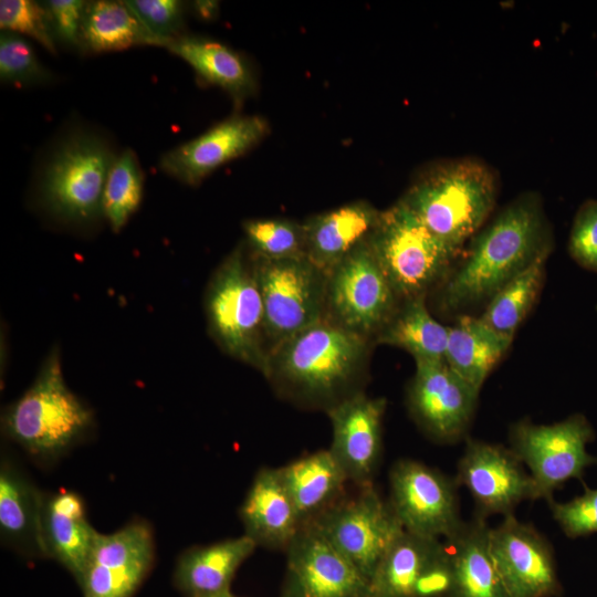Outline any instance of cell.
Masks as SVG:
<instances>
[{
    "instance_id": "8",
    "label": "cell",
    "mask_w": 597,
    "mask_h": 597,
    "mask_svg": "<svg viewBox=\"0 0 597 597\" xmlns=\"http://www.w3.org/2000/svg\"><path fill=\"white\" fill-rule=\"evenodd\" d=\"M251 266L263 301L270 352L325 317L327 274L306 256H253Z\"/></svg>"
},
{
    "instance_id": "12",
    "label": "cell",
    "mask_w": 597,
    "mask_h": 597,
    "mask_svg": "<svg viewBox=\"0 0 597 597\" xmlns=\"http://www.w3.org/2000/svg\"><path fill=\"white\" fill-rule=\"evenodd\" d=\"M389 482L388 501L406 532L447 540L462 527L454 478L405 459L392 465Z\"/></svg>"
},
{
    "instance_id": "42",
    "label": "cell",
    "mask_w": 597,
    "mask_h": 597,
    "mask_svg": "<svg viewBox=\"0 0 597 597\" xmlns=\"http://www.w3.org/2000/svg\"><path fill=\"white\" fill-rule=\"evenodd\" d=\"M42 3L48 11L55 39L69 46L80 49L86 1L49 0Z\"/></svg>"
},
{
    "instance_id": "9",
    "label": "cell",
    "mask_w": 597,
    "mask_h": 597,
    "mask_svg": "<svg viewBox=\"0 0 597 597\" xmlns=\"http://www.w3.org/2000/svg\"><path fill=\"white\" fill-rule=\"evenodd\" d=\"M594 438L593 426L582 413L552 425L520 421L512 426L511 449L530 469L534 500L548 502L566 481H583L585 469L597 464V457L587 452Z\"/></svg>"
},
{
    "instance_id": "27",
    "label": "cell",
    "mask_w": 597,
    "mask_h": 597,
    "mask_svg": "<svg viewBox=\"0 0 597 597\" xmlns=\"http://www.w3.org/2000/svg\"><path fill=\"white\" fill-rule=\"evenodd\" d=\"M512 339L492 329L480 317L461 316L449 327L444 362L473 389L480 391Z\"/></svg>"
},
{
    "instance_id": "13",
    "label": "cell",
    "mask_w": 597,
    "mask_h": 597,
    "mask_svg": "<svg viewBox=\"0 0 597 597\" xmlns=\"http://www.w3.org/2000/svg\"><path fill=\"white\" fill-rule=\"evenodd\" d=\"M280 597H369V582L314 524H304L285 551Z\"/></svg>"
},
{
    "instance_id": "16",
    "label": "cell",
    "mask_w": 597,
    "mask_h": 597,
    "mask_svg": "<svg viewBox=\"0 0 597 597\" xmlns=\"http://www.w3.org/2000/svg\"><path fill=\"white\" fill-rule=\"evenodd\" d=\"M416 373L408 389L409 410L432 439H461L474 413L479 391L444 360H415Z\"/></svg>"
},
{
    "instance_id": "36",
    "label": "cell",
    "mask_w": 597,
    "mask_h": 597,
    "mask_svg": "<svg viewBox=\"0 0 597 597\" xmlns=\"http://www.w3.org/2000/svg\"><path fill=\"white\" fill-rule=\"evenodd\" d=\"M0 27L2 31L25 34L49 52L56 53V39L43 3L31 0H2Z\"/></svg>"
},
{
    "instance_id": "40",
    "label": "cell",
    "mask_w": 597,
    "mask_h": 597,
    "mask_svg": "<svg viewBox=\"0 0 597 597\" xmlns=\"http://www.w3.org/2000/svg\"><path fill=\"white\" fill-rule=\"evenodd\" d=\"M568 251L580 266L597 272V199L586 200L577 210Z\"/></svg>"
},
{
    "instance_id": "11",
    "label": "cell",
    "mask_w": 597,
    "mask_h": 597,
    "mask_svg": "<svg viewBox=\"0 0 597 597\" xmlns=\"http://www.w3.org/2000/svg\"><path fill=\"white\" fill-rule=\"evenodd\" d=\"M314 523L370 582L380 561L405 532L374 484L357 488Z\"/></svg>"
},
{
    "instance_id": "22",
    "label": "cell",
    "mask_w": 597,
    "mask_h": 597,
    "mask_svg": "<svg viewBox=\"0 0 597 597\" xmlns=\"http://www.w3.org/2000/svg\"><path fill=\"white\" fill-rule=\"evenodd\" d=\"M245 534L187 549L179 557L174 583L185 597H217L230 590L239 567L255 551Z\"/></svg>"
},
{
    "instance_id": "30",
    "label": "cell",
    "mask_w": 597,
    "mask_h": 597,
    "mask_svg": "<svg viewBox=\"0 0 597 597\" xmlns=\"http://www.w3.org/2000/svg\"><path fill=\"white\" fill-rule=\"evenodd\" d=\"M441 541L404 532L369 582V597H410L422 567Z\"/></svg>"
},
{
    "instance_id": "2",
    "label": "cell",
    "mask_w": 597,
    "mask_h": 597,
    "mask_svg": "<svg viewBox=\"0 0 597 597\" xmlns=\"http://www.w3.org/2000/svg\"><path fill=\"white\" fill-rule=\"evenodd\" d=\"M541 199L527 192L509 203L475 235L465 259L441 292V305L457 311L491 298L505 283L551 250Z\"/></svg>"
},
{
    "instance_id": "28",
    "label": "cell",
    "mask_w": 597,
    "mask_h": 597,
    "mask_svg": "<svg viewBox=\"0 0 597 597\" xmlns=\"http://www.w3.org/2000/svg\"><path fill=\"white\" fill-rule=\"evenodd\" d=\"M167 46L150 33L125 1L86 2L80 49L88 53L122 51L133 46Z\"/></svg>"
},
{
    "instance_id": "21",
    "label": "cell",
    "mask_w": 597,
    "mask_h": 597,
    "mask_svg": "<svg viewBox=\"0 0 597 597\" xmlns=\"http://www.w3.org/2000/svg\"><path fill=\"white\" fill-rule=\"evenodd\" d=\"M42 533L46 557L55 558L78 582L97 534L86 519L82 498L67 490L44 494Z\"/></svg>"
},
{
    "instance_id": "33",
    "label": "cell",
    "mask_w": 597,
    "mask_h": 597,
    "mask_svg": "<svg viewBox=\"0 0 597 597\" xmlns=\"http://www.w3.org/2000/svg\"><path fill=\"white\" fill-rule=\"evenodd\" d=\"M144 175L136 154L127 148L111 167L104 188L102 214L113 231H121L138 209Z\"/></svg>"
},
{
    "instance_id": "44",
    "label": "cell",
    "mask_w": 597,
    "mask_h": 597,
    "mask_svg": "<svg viewBox=\"0 0 597 597\" xmlns=\"http://www.w3.org/2000/svg\"><path fill=\"white\" fill-rule=\"evenodd\" d=\"M217 597H237V596H234L231 591H228V593H226L223 595H220V596H217Z\"/></svg>"
},
{
    "instance_id": "14",
    "label": "cell",
    "mask_w": 597,
    "mask_h": 597,
    "mask_svg": "<svg viewBox=\"0 0 597 597\" xmlns=\"http://www.w3.org/2000/svg\"><path fill=\"white\" fill-rule=\"evenodd\" d=\"M489 547L510 597H556L562 593L553 547L514 514L489 531Z\"/></svg>"
},
{
    "instance_id": "37",
    "label": "cell",
    "mask_w": 597,
    "mask_h": 597,
    "mask_svg": "<svg viewBox=\"0 0 597 597\" xmlns=\"http://www.w3.org/2000/svg\"><path fill=\"white\" fill-rule=\"evenodd\" d=\"M148 570L111 568L90 563L77 582L83 597H132Z\"/></svg>"
},
{
    "instance_id": "17",
    "label": "cell",
    "mask_w": 597,
    "mask_h": 597,
    "mask_svg": "<svg viewBox=\"0 0 597 597\" xmlns=\"http://www.w3.org/2000/svg\"><path fill=\"white\" fill-rule=\"evenodd\" d=\"M387 401L358 391L329 408V451L356 488L374 484L383 453V419Z\"/></svg>"
},
{
    "instance_id": "10",
    "label": "cell",
    "mask_w": 597,
    "mask_h": 597,
    "mask_svg": "<svg viewBox=\"0 0 597 597\" xmlns=\"http://www.w3.org/2000/svg\"><path fill=\"white\" fill-rule=\"evenodd\" d=\"M398 301L368 239L327 274L325 318L367 338L376 337Z\"/></svg>"
},
{
    "instance_id": "20",
    "label": "cell",
    "mask_w": 597,
    "mask_h": 597,
    "mask_svg": "<svg viewBox=\"0 0 597 597\" xmlns=\"http://www.w3.org/2000/svg\"><path fill=\"white\" fill-rule=\"evenodd\" d=\"M380 211L359 200L315 214L303 222L306 258L326 274L374 230Z\"/></svg>"
},
{
    "instance_id": "7",
    "label": "cell",
    "mask_w": 597,
    "mask_h": 597,
    "mask_svg": "<svg viewBox=\"0 0 597 597\" xmlns=\"http://www.w3.org/2000/svg\"><path fill=\"white\" fill-rule=\"evenodd\" d=\"M116 156L101 137L78 133L50 157L41 177L40 196L55 217L84 223L102 214L104 188Z\"/></svg>"
},
{
    "instance_id": "23",
    "label": "cell",
    "mask_w": 597,
    "mask_h": 597,
    "mask_svg": "<svg viewBox=\"0 0 597 597\" xmlns=\"http://www.w3.org/2000/svg\"><path fill=\"white\" fill-rule=\"evenodd\" d=\"M302 526L312 523L346 495L347 475L329 449L304 454L279 467Z\"/></svg>"
},
{
    "instance_id": "6",
    "label": "cell",
    "mask_w": 597,
    "mask_h": 597,
    "mask_svg": "<svg viewBox=\"0 0 597 597\" xmlns=\"http://www.w3.org/2000/svg\"><path fill=\"white\" fill-rule=\"evenodd\" d=\"M368 243L399 301L426 296L460 253L431 232L400 199L380 211Z\"/></svg>"
},
{
    "instance_id": "24",
    "label": "cell",
    "mask_w": 597,
    "mask_h": 597,
    "mask_svg": "<svg viewBox=\"0 0 597 597\" xmlns=\"http://www.w3.org/2000/svg\"><path fill=\"white\" fill-rule=\"evenodd\" d=\"M166 49L186 61L201 82L226 91L237 105L256 92V78L248 61L223 43L181 34L171 40Z\"/></svg>"
},
{
    "instance_id": "3",
    "label": "cell",
    "mask_w": 597,
    "mask_h": 597,
    "mask_svg": "<svg viewBox=\"0 0 597 597\" xmlns=\"http://www.w3.org/2000/svg\"><path fill=\"white\" fill-rule=\"evenodd\" d=\"M498 193L493 170L473 158L432 165L400 199L439 239L461 251L491 213Z\"/></svg>"
},
{
    "instance_id": "4",
    "label": "cell",
    "mask_w": 597,
    "mask_h": 597,
    "mask_svg": "<svg viewBox=\"0 0 597 597\" xmlns=\"http://www.w3.org/2000/svg\"><path fill=\"white\" fill-rule=\"evenodd\" d=\"M92 411L65 384L60 354L53 350L31 387L2 415L8 437L41 460L59 458L92 428Z\"/></svg>"
},
{
    "instance_id": "1",
    "label": "cell",
    "mask_w": 597,
    "mask_h": 597,
    "mask_svg": "<svg viewBox=\"0 0 597 597\" xmlns=\"http://www.w3.org/2000/svg\"><path fill=\"white\" fill-rule=\"evenodd\" d=\"M370 342L324 317L270 352L265 378L281 397L326 412L363 391Z\"/></svg>"
},
{
    "instance_id": "25",
    "label": "cell",
    "mask_w": 597,
    "mask_h": 597,
    "mask_svg": "<svg viewBox=\"0 0 597 597\" xmlns=\"http://www.w3.org/2000/svg\"><path fill=\"white\" fill-rule=\"evenodd\" d=\"M44 494L7 460L0 469L1 536L27 553L46 556L42 533Z\"/></svg>"
},
{
    "instance_id": "26",
    "label": "cell",
    "mask_w": 597,
    "mask_h": 597,
    "mask_svg": "<svg viewBox=\"0 0 597 597\" xmlns=\"http://www.w3.org/2000/svg\"><path fill=\"white\" fill-rule=\"evenodd\" d=\"M489 531L485 519L475 515L446 540L454 568L449 597H510L490 553Z\"/></svg>"
},
{
    "instance_id": "5",
    "label": "cell",
    "mask_w": 597,
    "mask_h": 597,
    "mask_svg": "<svg viewBox=\"0 0 597 597\" xmlns=\"http://www.w3.org/2000/svg\"><path fill=\"white\" fill-rule=\"evenodd\" d=\"M210 334L228 355L261 371H268L269 345L264 307L243 245H238L213 273L205 298Z\"/></svg>"
},
{
    "instance_id": "43",
    "label": "cell",
    "mask_w": 597,
    "mask_h": 597,
    "mask_svg": "<svg viewBox=\"0 0 597 597\" xmlns=\"http://www.w3.org/2000/svg\"><path fill=\"white\" fill-rule=\"evenodd\" d=\"M191 6L195 13L201 19L210 20L218 13V2L216 1H195Z\"/></svg>"
},
{
    "instance_id": "18",
    "label": "cell",
    "mask_w": 597,
    "mask_h": 597,
    "mask_svg": "<svg viewBox=\"0 0 597 597\" xmlns=\"http://www.w3.org/2000/svg\"><path fill=\"white\" fill-rule=\"evenodd\" d=\"M269 130L262 116L234 114L165 153L159 167L180 182L197 186L220 166L252 149Z\"/></svg>"
},
{
    "instance_id": "35",
    "label": "cell",
    "mask_w": 597,
    "mask_h": 597,
    "mask_svg": "<svg viewBox=\"0 0 597 597\" xmlns=\"http://www.w3.org/2000/svg\"><path fill=\"white\" fill-rule=\"evenodd\" d=\"M0 77L13 84H40L52 77L28 41L15 32L1 31Z\"/></svg>"
},
{
    "instance_id": "15",
    "label": "cell",
    "mask_w": 597,
    "mask_h": 597,
    "mask_svg": "<svg viewBox=\"0 0 597 597\" xmlns=\"http://www.w3.org/2000/svg\"><path fill=\"white\" fill-rule=\"evenodd\" d=\"M454 480L470 492L475 515L482 519L506 516L522 501H535L534 483L524 464L512 449L500 444L467 440Z\"/></svg>"
},
{
    "instance_id": "29",
    "label": "cell",
    "mask_w": 597,
    "mask_h": 597,
    "mask_svg": "<svg viewBox=\"0 0 597 597\" xmlns=\"http://www.w3.org/2000/svg\"><path fill=\"white\" fill-rule=\"evenodd\" d=\"M425 297L401 301L375 339L407 350L415 360H444L449 327L431 316Z\"/></svg>"
},
{
    "instance_id": "32",
    "label": "cell",
    "mask_w": 597,
    "mask_h": 597,
    "mask_svg": "<svg viewBox=\"0 0 597 597\" xmlns=\"http://www.w3.org/2000/svg\"><path fill=\"white\" fill-rule=\"evenodd\" d=\"M154 536L144 521H133L112 534L97 532L90 563L111 568L150 569Z\"/></svg>"
},
{
    "instance_id": "41",
    "label": "cell",
    "mask_w": 597,
    "mask_h": 597,
    "mask_svg": "<svg viewBox=\"0 0 597 597\" xmlns=\"http://www.w3.org/2000/svg\"><path fill=\"white\" fill-rule=\"evenodd\" d=\"M453 583L452 555L440 542L418 575L410 597H449Z\"/></svg>"
},
{
    "instance_id": "19",
    "label": "cell",
    "mask_w": 597,
    "mask_h": 597,
    "mask_svg": "<svg viewBox=\"0 0 597 597\" xmlns=\"http://www.w3.org/2000/svg\"><path fill=\"white\" fill-rule=\"evenodd\" d=\"M244 534L256 546L286 551L302 527L279 468H261L239 510Z\"/></svg>"
},
{
    "instance_id": "34",
    "label": "cell",
    "mask_w": 597,
    "mask_h": 597,
    "mask_svg": "<svg viewBox=\"0 0 597 597\" xmlns=\"http://www.w3.org/2000/svg\"><path fill=\"white\" fill-rule=\"evenodd\" d=\"M253 256L291 259L306 256L303 223L285 218L250 219L243 223Z\"/></svg>"
},
{
    "instance_id": "31",
    "label": "cell",
    "mask_w": 597,
    "mask_h": 597,
    "mask_svg": "<svg viewBox=\"0 0 597 597\" xmlns=\"http://www.w3.org/2000/svg\"><path fill=\"white\" fill-rule=\"evenodd\" d=\"M548 254L505 283L491 298L480 318L495 332L512 337L534 305L544 279Z\"/></svg>"
},
{
    "instance_id": "38",
    "label": "cell",
    "mask_w": 597,
    "mask_h": 597,
    "mask_svg": "<svg viewBox=\"0 0 597 597\" xmlns=\"http://www.w3.org/2000/svg\"><path fill=\"white\" fill-rule=\"evenodd\" d=\"M145 28L168 43L182 34L186 6L178 0H126ZM167 48V46H166Z\"/></svg>"
},
{
    "instance_id": "39",
    "label": "cell",
    "mask_w": 597,
    "mask_h": 597,
    "mask_svg": "<svg viewBox=\"0 0 597 597\" xmlns=\"http://www.w3.org/2000/svg\"><path fill=\"white\" fill-rule=\"evenodd\" d=\"M584 489L582 495L570 501H548L554 520L569 538L597 533V489H589L586 484Z\"/></svg>"
}]
</instances>
